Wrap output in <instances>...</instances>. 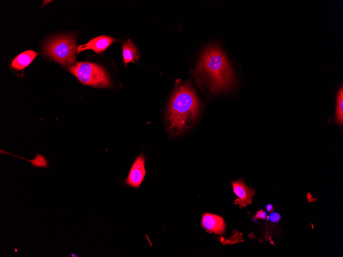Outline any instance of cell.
I'll use <instances>...</instances> for the list:
<instances>
[{
    "label": "cell",
    "mask_w": 343,
    "mask_h": 257,
    "mask_svg": "<svg viewBox=\"0 0 343 257\" xmlns=\"http://www.w3.org/2000/svg\"><path fill=\"white\" fill-rule=\"evenodd\" d=\"M195 74L205 77L213 93L230 90L235 85V75L225 53L214 44L201 52Z\"/></svg>",
    "instance_id": "7a4b0ae2"
},
{
    "label": "cell",
    "mask_w": 343,
    "mask_h": 257,
    "mask_svg": "<svg viewBox=\"0 0 343 257\" xmlns=\"http://www.w3.org/2000/svg\"><path fill=\"white\" fill-rule=\"evenodd\" d=\"M33 50H27L16 56L12 61L11 67L17 70H22L28 66L37 56Z\"/></svg>",
    "instance_id": "30bf717a"
},
{
    "label": "cell",
    "mask_w": 343,
    "mask_h": 257,
    "mask_svg": "<svg viewBox=\"0 0 343 257\" xmlns=\"http://www.w3.org/2000/svg\"><path fill=\"white\" fill-rule=\"evenodd\" d=\"M123 63L125 66L128 63H135L140 58V53L134 43L128 39L122 46Z\"/></svg>",
    "instance_id": "9c48e42d"
},
{
    "label": "cell",
    "mask_w": 343,
    "mask_h": 257,
    "mask_svg": "<svg viewBox=\"0 0 343 257\" xmlns=\"http://www.w3.org/2000/svg\"><path fill=\"white\" fill-rule=\"evenodd\" d=\"M116 41L117 40L108 36L100 35L91 39L85 44L79 46L77 47V53L87 49L92 50L96 53H100L104 51Z\"/></svg>",
    "instance_id": "52a82bcc"
},
{
    "label": "cell",
    "mask_w": 343,
    "mask_h": 257,
    "mask_svg": "<svg viewBox=\"0 0 343 257\" xmlns=\"http://www.w3.org/2000/svg\"><path fill=\"white\" fill-rule=\"evenodd\" d=\"M335 121L340 126L343 125V88L339 89L336 98Z\"/></svg>",
    "instance_id": "8fae6325"
},
{
    "label": "cell",
    "mask_w": 343,
    "mask_h": 257,
    "mask_svg": "<svg viewBox=\"0 0 343 257\" xmlns=\"http://www.w3.org/2000/svg\"><path fill=\"white\" fill-rule=\"evenodd\" d=\"M145 157L141 154L135 160L124 183L129 187L138 188L143 181L146 173Z\"/></svg>",
    "instance_id": "5b68a950"
},
{
    "label": "cell",
    "mask_w": 343,
    "mask_h": 257,
    "mask_svg": "<svg viewBox=\"0 0 343 257\" xmlns=\"http://www.w3.org/2000/svg\"><path fill=\"white\" fill-rule=\"evenodd\" d=\"M71 256H74V257L78 256L77 255H74V254L73 253H71Z\"/></svg>",
    "instance_id": "9a60e30c"
},
{
    "label": "cell",
    "mask_w": 343,
    "mask_h": 257,
    "mask_svg": "<svg viewBox=\"0 0 343 257\" xmlns=\"http://www.w3.org/2000/svg\"><path fill=\"white\" fill-rule=\"evenodd\" d=\"M267 213L263 210H258L255 216V219H265L266 218Z\"/></svg>",
    "instance_id": "4fadbf2b"
},
{
    "label": "cell",
    "mask_w": 343,
    "mask_h": 257,
    "mask_svg": "<svg viewBox=\"0 0 343 257\" xmlns=\"http://www.w3.org/2000/svg\"><path fill=\"white\" fill-rule=\"evenodd\" d=\"M201 225L207 232L217 234H222L225 228V223L222 217L209 213L203 214Z\"/></svg>",
    "instance_id": "ba28073f"
},
{
    "label": "cell",
    "mask_w": 343,
    "mask_h": 257,
    "mask_svg": "<svg viewBox=\"0 0 343 257\" xmlns=\"http://www.w3.org/2000/svg\"><path fill=\"white\" fill-rule=\"evenodd\" d=\"M201 105L195 91L188 82L176 84L166 112V125L173 136L191 128L197 120Z\"/></svg>",
    "instance_id": "6da1fadb"
},
{
    "label": "cell",
    "mask_w": 343,
    "mask_h": 257,
    "mask_svg": "<svg viewBox=\"0 0 343 257\" xmlns=\"http://www.w3.org/2000/svg\"><path fill=\"white\" fill-rule=\"evenodd\" d=\"M68 70L83 84L94 87L105 88L111 85L110 79L104 69L88 62H77Z\"/></svg>",
    "instance_id": "277c9868"
},
{
    "label": "cell",
    "mask_w": 343,
    "mask_h": 257,
    "mask_svg": "<svg viewBox=\"0 0 343 257\" xmlns=\"http://www.w3.org/2000/svg\"><path fill=\"white\" fill-rule=\"evenodd\" d=\"M234 193L238 197L234 205H239V208L245 207L252 203V196L255 195V189L248 187L242 179L232 182Z\"/></svg>",
    "instance_id": "8992f818"
},
{
    "label": "cell",
    "mask_w": 343,
    "mask_h": 257,
    "mask_svg": "<svg viewBox=\"0 0 343 257\" xmlns=\"http://www.w3.org/2000/svg\"><path fill=\"white\" fill-rule=\"evenodd\" d=\"M77 47L71 35H61L48 41L44 47L47 56L58 63L70 67L75 62V53Z\"/></svg>",
    "instance_id": "3957f363"
},
{
    "label": "cell",
    "mask_w": 343,
    "mask_h": 257,
    "mask_svg": "<svg viewBox=\"0 0 343 257\" xmlns=\"http://www.w3.org/2000/svg\"><path fill=\"white\" fill-rule=\"evenodd\" d=\"M268 220L272 223H277L278 222L280 219L281 216L280 214L276 212H272L271 213L267 218Z\"/></svg>",
    "instance_id": "7c38bea8"
},
{
    "label": "cell",
    "mask_w": 343,
    "mask_h": 257,
    "mask_svg": "<svg viewBox=\"0 0 343 257\" xmlns=\"http://www.w3.org/2000/svg\"><path fill=\"white\" fill-rule=\"evenodd\" d=\"M266 209L269 212H272L274 210V207L271 204H269L266 206Z\"/></svg>",
    "instance_id": "5bb4252c"
}]
</instances>
